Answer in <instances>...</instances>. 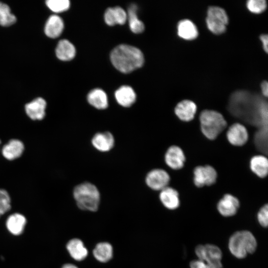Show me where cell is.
I'll return each instance as SVG.
<instances>
[{
    "label": "cell",
    "mask_w": 268,
    "mask_h": 268,
    "mask_svg": "<svg viewBox=\"0 0 268 268\" xmlns=\"http://www.w3.org/2000/svg\"><path fill=\"white\" fill-rule=\"evenodd\" d=\"M113 66L124 73L130 72L141 67L144 63L143 55L138 49L128 45H120L111 52Z\"/></svg>",
    "instance_id": "1"
},
{
    "label": "cell",
    "mask_w": 268,
    "mask_h": 268,
    "mask_svg": "<svg viewBox=\"0 0 268 268\" xmlns=\"http://www.w3.org/2000/svg\"><path fill=\"white\" fill-rule=\"evenodd\" d=\"M200 130L208 139L213 140L226 128L227 122L219 112L212 110H204L199 116Z\"/></svg>",
    "instance_id": "2"
},
{
    "label": "cell",
    "mask_w": 268,
    "mask_h": 268,
    "mask_svg": "<svg viewBox=\"0 0 268 268\" xmlns=\"http://www.w3.org/2000/svg\"><path fill=\"white\" fill-rule=\"evenodd\" d=\"M73 197L81 209L91 211L97 210L100 201V192L93 184L85 182L75 187Z\"/></svg>",
    "instance_id": "3"
},
{
    "label": "cell",
    "mask_w": 268,
    "mask_h": 268,
    "mask_svg": "<svg viewBox=\"0 0 268 268\" xmlns=\"http://www.w3.org/2000/svg\"><path fill=\"white\" fill-rule=\"evenodd\" d=\"M257 242L254 235L249 231H238L230 237L228 247L231 253L238 259L245 258L256 250Z\"/></svg>",
    "instance_id": "4"
},
{
    "label": "cell",
    "mask_w": 268,
    "mask_h": 268,
    "mask_svg": "<svg viewBox=\"0 0 268 268\" xmlns=\"http://www.w3.org/2000/svg\"><path fill=\"white\" fill-rule=\"evenodd\" d=\"M228 22L227 15L223 8L214 6L209 7L206 22L211 32L216 34L223 33L226 30Z\"/></svg>",
    "instance_id": "5"
},
{
    "label": "cell",
    "mask_w": 268,
    "mask_h": 268,
    "mask_svg": "<svg viewBox=\"0 0 268 268\" xmlns=\"http://www.w3.org/2000/svg\"><path fill=\"white\" fill-rule=\"evenodd\" d=\"M193 174V183L199 188L214 185L218 177L216 170L208 164L197 166L194 169Z\"/></svg>",
    "instance_id": "6"
},
{
    "label": "cell",
    "mask_w": 268,
    "mask_h": 268,
    "mask_svg": "<svg viewBox=\"0 0 268 268\" xmlns=\"http://www.w3.org/2000/svg\"><path fill=\"white\" fill-rule=\"evenodd\" d=\"M170 176L165 170L155 168L148 172L145 177V183L147 187L154 191H161L169 186Z\"/></svg>",
    "instance_id": "7"
},
{
    "label": "cell",
    "mask_w": 268,
    "mask_h": 268,
    "mask_svg": "<svg viewBox=\"0 0 268 268\" xmlns=\"http://www.w3.org/2000/svg\"><path fill=\"white\" fill-rule=\"evenodd\" d=\"M249 133L246 127L242 124H232L226 133L227 140L235 147H241L245 145L249 139Z\"/></svg>",
    "instance_id": "8"
},
{
    "label": "cell",
    "mask_w": 268,
    "mask_h": 268,
    "mask_svg": "<svg viewBox=\"0 0 268 268\" xmlns=\"http://www.w3.org/2000/svg\"><path fill=\"white\" fill-rule=\"evenodd\" d=\"M164 161L169 168L178 170L184 167L186 157L181 147L176 145H172L165 153Z\"/></svg>",
    "instance_id": "9"
},
{
    "label": "cell",
    "mask_w": 268,
    "mask_h": 268,
    "mask_svg": "<svg viewBox=\"0 0 268 268\" xmlns=\"http://www.w3.org/2000/svg\"><path fill=\"white\" fill-rule=\"evenodd\" d=\"M195 253L199 260L209 263L221 262L222 252L217 246L212 244L200 245L196 247Z\"/></svg>",
    "instance_id": "10"
},
{
    "label": "cell",
    "mask_w": 268,
    "mask_h": 268,
    "mask_svg": "<svg viewBox=\"0 0 268 268\" xmlns=\"http://www.w3.org/2000/svg\"><path fill=\"white\" fill-rule=\"evenodd\" d=\"M239 207L238 199L230 194H224L217 204V210L225 217H230L236 214Z\"/></svg>",
    "instance_id": "11"
},
{
    "label": "cell",
    "mask_w": 268,
    "mask_h": 268,
    "mask_svg": "<svg viewBox=\"0 0 268 268\" xmlns=\"http://www.w3.org/2000/svg\"><path fill=\"white\" fill-rule=\"evenodd\" d=\"M197 110V107L195 102L190 100H183L177 104L174 112L180 120L189 122L194 119Z\"/></svg>",
    "instance_id": "12"
},
{
    "label": "cell",
    "mask_w": 268,
    "mask_h": 268,
    "mask_svg": "<svg viewBox=\"0 0 268 268\" xmlns=\"http://www.w3.org/2000/svg\"><path fill=\"white\" fill-rule=\"evenodd\" d=\"M91 144L96 150L107 152L113 148L115 138L113 134L109 132L97 133L93 136Z\"/></svg>",
    "instance_id": "13"
},
{
    "label": "cell",
    "mask_w": 268,
    "mask_h": 268,
    "mask_svg": "<svg viewBox=\"0 0 268 268\" xmlns=\"http://www.w3.org/2000/svg\"><path fill=\"white\" fill-rule=\"evenodd\" d=\"M159 197L162 204L168 209L174 210L180 206L179 194L172 187L168 186L160 191Z\"/></svg>",
    "instance_id": "14"
},
{
    "label": "cell",
    "mask_w": 268,
    "mask_h": 268,
    "mask_svg": "<svg viewBox=\"0 0 268 268\" xmlns=\"http://www.w3.org/2000/svg\"><path fill=\"white\" fill-rule=\"evenodd\" d=\"M249 167L257 177L264 179L268 174V159L262 154L254 155L250 160Z\"/></svg>",
    "instance_id": "15"
},
{
    "label": "cell",
    "mask_w": 268,
    "mask_h": 268,
    "mask_svg": "<svg viewBox=\"0 0 268 268\" xmlns=\"http://www.w3.org/2000/svg\"><path fill=\"white\" fill-rule=\"evenodd\" d=\"M46 102L42 98L39 97L25 105L27 115L32 120H40L45 116Z\"/></svg>",
    "instance_id": "16"
},
{
    "label": "cell",
    "mask_w": 268,
    "mask_h": 268,
    "mask_svg": "<svg viewBox=\"0 0 268 268\" xmlns=\"http://www.w3.org/2000/svg\"><path fill=\"white\" fill-rule=\"evenodd\" d=\"M64 27L62 19L57 15H52L49 17L46 23L45 33L50 38H57L62 34Z\"/></svg>",
    "instance_id": "17"
},
{
    "label": "cell",
    "mask_w": 268,
    "mask_h": 268,
    "mask_svg": "<svg viewBox=\"0 0 268 268\" xmlns=\"http://www.w3.org/2000/svg\"><path fill=\"white\" fill-rule=\"evenodd\" d=\"M117 102L122 106L129 107L136 100V94L133 88L129 86H123L115 94Z\"/></svg>",
    "instance_id": "18"
},
{
    "label": "cell",
    "mask_w": 268,
    "mask_h": 268,
    "mask_svg": "<svg viewBox=\"0 0 268 268\" xmlns=\"http://www.w3.org/2000/svg\"><path fill=\"white\" fill-rule=\"evenodd\" d=\"M106 23L110 25L115 24H124L127 19V14L125 11L120 7H115L108 8L104 15Z\"/></svg>",
    "instance_id": "19"
},
{
    "label": "cell",
    "mask_w": 268,
    "mask_h": 268,
    "mask_svg": "<svg viewBox=\"0 0 268 268\" xmlns=\"http://www.w3.org/2000/svg\"><path fill=\"white\" fill-rule=\"evenodd\" d=\"M67 249L71 257L76 261H82L88 255V251L82 241L77 238L69 241L67 245Z\"/></svg>",
    "instance_id": "20"
},
{
    "label": "cell",
    "mask_w": 268,
    "mask_h": 268,
    "mask_svg": "<svg viewBox=\"0 0 268 268\" xmlns=\"http://www.w3.org/2000/svg\"><path fill=\"white\" fill-rule=\"evenodd\" d=\"M24 150L23 143L18 139H11L3 146L2 153L7 159L13 160L21 155Z\"/></svg>",
    "instance_id": "21"
},
{
    "label": "cell",
    "mask_w": 268,
    "mask_h": 268,
    "mask_svg": "<svg viewBox=\"0 0 268 268\" xmlns=\"http://www.w3.org/2000/svg\"><path fill=\"white\" fill-rule=\"evenodd\" d=\"M26 223V219L23 215L19 213H14L7 218L6 225L11 233L15 235H18L23 231Z\"/></svg>",
    "instance_id": "22"
},
{
    "label": "cell",
    "mask_w": 268,
    "mask_h": 268,
    "mask_svg": "<svg viewBox=\"0 0 268 268\" xmlns=\"http://www.w3.org/2000/svg\"><path fill=\"white\" fill-rule=\"evenodd\" d=\"M56 54L57 58L62 61H70L75 56V49L69 41L63 39L59 42L56 49Z\"/></svg>",
    "instance_id": "23"
},
{
    "label": "cell",
    "mask_w": 268,
    "mask_h": 268,
    "mask_svg": "<svg viewBox=\"0 0 268 268\" xmlns=\"http://www.w3.org/2000/svg\"><path fill=\"white\" fill-rule=\"evenodd\" d=\"M178 34L183 39L193 40L198 35L196 26L189 19L180 21L178 24Z\"/></svg>",
    "instance_id": "24"
},
{
    "label": "cell",
    "mask_w": 268,
    "mask_h": 268,
    "mask_svg": "<svg viewBox=\"0 0 268 268\" xmlns=\"http://www.w3.org/2000/svg\"><path fill=\"white\" fill-rule=\"evenodd\" d=\"M88 103L96 109L102 110L108 106L106 94L100 89H95L90 91L87 96Z\"/></svg>",
    "instance_id": "25"
},
{
    "label": "cell",
    "mask_w": 268,
    "mask_h": 268,
    "mask_svg": "<svg viewBox=\"0 0 268 268\" xmlns=\"http://www.w3.org/2000/svg\"><path fill=\"white\" fill-rule=\"evenodd\" d=\"M93 254L97 261L105 263L112 258L113 247L108 242H101L96 245L93 251Z\"/></svg>",
    "instance_id": "26"
},
{
    "label": "cell",
    "mask_w": 268,
    "mask_h": 268,
    "mask_svg": "<svg viewBox=\"0 0 268 268\" xmlns=\"http://www.w3.org/2000/svg\"><path fill=\"white\" fill-rule=\"evenodd\" d=\"M137 7L134 4L130 6L128 9L129 26L132 31L134 33H140L144 29L143 23L139 20L136 14Z\"/></svg>",
    "instance_id": "27"
},
{
    "label": "cell",
    "mask_w": 268,
    "mask_h": 268,
    "mask_svg": "<svg viewBox=\"0 0 268 268\" xmlns=\"http://www.w3.org/2000/svg\"><path fill=\"white\" fill-rule=\"evenodd\" d=\"M16 18L12 14L9 7L6 4L0 2V25L9 26L13 24Z\"/></svg>",
    "instance_id": "28"
},
{
    "label": "cell",
    "mask_w": 268,
    "mask_h": 268,
    "mask_svg": "<svg viewBox=\"0 0 268 268\" xmlns=\"http://www.w3.org/2000/svg\"><path fill=\"white\" fill-rule=\"evenodd\" d=\"M47 6L55 12H62L68 9L70 2L68 0H48Z\"/></svg>",
    "instance_id": "29"
},
{
    "label": "cell",
    "mask_w": 268,
    "mask_h": 268,
    "mask_svg": "<svg viewBox=\"0 0 268 268\" xmlns=\"http://www.w3.org/2000/svg\"><path fill=\"white\" fill-rule=\"evenodd\" d=\"M10 207V199L8 193L0 189V216L8 211Z\"/></svg>",
    "instance_id": "30"
},
{
    "label": "cell",
    "mask_w": 268,
    "mask_h": 268,
    "mask_svg": "<svg viewBox=\"0 0 268 268\" xmlns=\"http://www.w3.org/2000/svg\"><path fill=\"white\" fill-rule=\"evenodd\" d=\"M247 6L251 12L260 13L265 10L267 3L265 0H249L247 2Z\"/></svg>",
    "instance_id": "31"
},
{
    "label": "cell",
    "mask_w": 268,
    "mask_h": 268,
    "mask_svg": "<svg viewBox=\"0 0 268 268\" xmlns=\"http://www.w3.org/2000/svg\"><path fill=\"white\" fill-rule=\"evenodd\" d=\"M190 268H222L221 262L209 263L201 260H194L190 264Z\"/></svg>",
    "instance_id": "32"
},
{
    "label": "cell",
    "mask_w": 268,
    "mask_h": 268,
    "mask_svg": "<svg viewBox=\"0 0 268 268\" xmlns=\"http://www.w3.org/2000/svg\"><path fill=\"white\" fill-rule=\"evenodd\" d=\"M268 205L264 204L261 207L257 214V219L260 224L264 227H267L268 223Z\"/></svg>",
    "instance_id": "33"
},
{
    "label": "cell",
    "mask_w": 268,
    "mask_h": 268,
    "mask_svg": "<svg viewBox=\"0 0 268 268\" xmlns=\"http://www.w3.org/2000/svg\"><path fill=\"white\" fill-rule=\"evenodd\" d=\"M260 39L263 43V46L264 50L266 53L268 52V36L267 34H262L260 36Z\"/></svg>",
    "instance_id": "34"
},
{
    "label": "cell",
    "mask_w": 268,
    "mask_h": 268,
    "mask_svg": "<svg viewBox=\"0 0 268 268\" xmlns=\"http://www.w3.org/2000/svg\"><path fill=\"white\" fill-rule=\"evenodd\" d=\"M262 92L263 95L268 97V83L267 81H264L261 84Z\"/></svg>",
    "instance_id": "35"
},
{
    "label": "cell",
    "mask_w": 268,
    "mask_h": 268,
    "mask_svg": "<svg viewBox=\"0 0 268 268\" xmlns=\"http://www.w3.org/2000/svg\"><path fill=\"white\" fill-rule=\"evenodd\" d=\"M62 268H78L75 265L70 264H67L63 266Z\"/></svg>",
    "instance_id": "36"
},
{
    "label": "cell",
    "mask_w": 268,
    "mask_h": 268,
    "mask_svg": "<svg viewBox=\"0 0 268 268\" xmlns=\"http://www.w3.org/2000/svg\"></svg>",
    "instance_id": "37"
}]
</instances>
